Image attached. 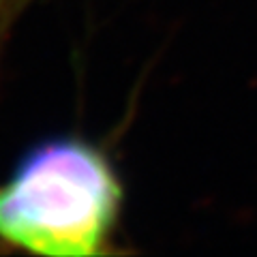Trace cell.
Wrapping results in <instances>:
<instances>
[{
  "mask_svg": "<svg viewBox=\"0 0 257 257\" xmlns=\"http://www.w3.org/2000/svg\"><path fill=\"white\" fill-rule=\"evenodd\" d=\"M124 189L111 159L73 135L39 142L0 184V246L47 257L114 253Z\"/></svg>",
  "mask_w": 257,
  "mask_h": 257,
  "instance_id": "cell-1",
  "label": "cell"
},
{
  "mask_svg": "<svg viewBox=\"0 0 257 257\" xmlns=\"http://www.w3.org/2000/svg\"><path fill=\"white\" fill-rule=\"evenodd\" d=\"M28 3L30 0H0V39L5 37L7 28L11 26L15 15L22 11V7Z\"/></svg>",
  "mask_w": 257,
  "mask_h": 257,
  "instance_id": "cell-2",
  "label": "cell"
}]
</instances>
